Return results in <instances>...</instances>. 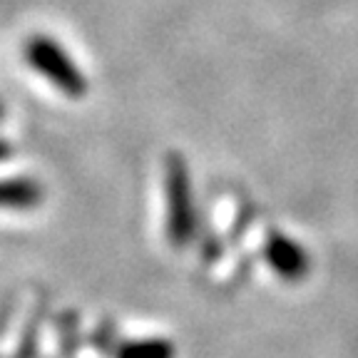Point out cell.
Returning a JSON list of instances; mask_svg holds the SVG:
<instances>
[{
    "label": "cell",
    "instance_id": "5b68a950",
    "mask_svg": "<svg viewBox=\"0 0 358 358\" xmlns=\"http://www.w3.org/2000/svg\"><path fill=\"white\" fill-rule=\"evenodd\" d=\"M117 358H174V346L167 338H142L124 343Z\"/></svg>",
    "mask_w": 358,
    "mask_h": 358
},
{
    "label": "cell",
    "instance_id": "7a4b0ae2",
    "mask_svg": "<svg viewBox=\"0 0 358 358\" xmlns=\"http://www.w3.org/2000/svg\"><path fill=\"white\" fill-rule=\"evenodd\" d=\"M25 57L35 73H40L50 85H55L67 97H83L87 92V78L67 55L62 45L48 35H35L25 45Z\"/></svg>",
    "mask_w": 358,
    "mask_h": 358
},
{
    "label": "cell",
    "instance_id": "277c9868",
    "mask_svg": "<svg viewBox=\"0 0 358 358\" xmlns=\"http://www.w3.org/2000/svg\"><path fill=\"white\" fill-rule=\"evenodd\" d=\"M43 187L33 177H8L0 179V209L28 212L43 204Z\"/></svg>",
    "mask_w": 358,
    "mask_h": 358
},
{
    "label": "cell",
    "instance_id": "3957f363",
    "mask_svg": "<svg viewBox=\"0 0 358 358\" xmlns=\"http://www.w3.org/2000/svg\"><path fill=\"white\" fill-rule=\"evenodd\" d=\"M264 257H266V264L271 266L279 279L291 281H303L311 271V257L303 249V244L294 241L286 234H271L266 241V249H264Z\"/></svg>",
    "mask_w": 358,
    "mask_h": 358
},
{
    "label": "cell",
    "instance_id": "6da1fadb",
    "mask_svg": "<svg viewBox=\"0 0 358 358\" xmlns=\"http://www.w3.org/2000/svg\"><path fill=\"white\" fill-rule=\"evenodd\" d=\"M164 192H167V231L174 246H187L196 229V209L192 194L189 169L185 157L172 155L164 169Z\"/></svg>",
    "mask_w": 358,
    "mask_h": 358
},
{
    "label": "cell",
    "instance_id": "52a82bcc",
    "mask_svg": "<svg viewBox=\"0 0 358 358\" xmlns=\"http://www.w3.org/2000/svg\"><path fill=\"white\" fill-rule=\"evenodd\" d=\"M3 115H6V107H3V102H0V120H3Z\"/></svg>",
    "mask_w": 358,
    "mask_h": 358
},
{
    "label": "cell",
    "instance_id": "8992f818",
    "mask_svg": "<svg viewBox=\"0 0 358 358\" xmlns=\"http://www.w3.org/2000/svg\"><path fill=\"white\" fill-rule=\"evenodd\" d=\"M10 157H13V147H10V142L3 140V137H0V162H8Z\"/></svg>",
    "mask_w": 358,
    "mask_h": 358
}]
</instances>
